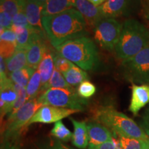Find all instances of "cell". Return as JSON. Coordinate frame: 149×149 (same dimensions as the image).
<instances>
[{
	"mask_svg": "<svg viewBox=\"0 0 149 149\" xmlns=\"http://www.w3.org/2000/svg\"><path fill=\"white\" fill-rule=\"evenodd\" d=\"M42 24L46 36L54 48L67 41L85 37L88 33L84 18L73 8L54 15L44 16Z\"/></svg>",
	"mask_w": 149,
	"mask_h": 149,
	"instance_id": "obj_1",
	"label": "cell"
},
{
	"mask_svg": "<svg viewBox=\"0 0 149 149\" xmlns=\"http://www.w3.org/2000/svg\"><path fill=\"white\" fill-rule=\"evenodd\" d=\"M149 46V29L137 20L128 19L122 24L120 39L115 48L117 58L124 61Z\"/></svg>",
	"mask_w": 149,
	"mask_h": 149,
	"instance_id": "obj_2",
	"label": "cell"
},
{
	"mask_svg": "<svg viewBox=\"0 0 149 149\" xmlns=\"http://www.w3.org/2000/svg\"><path fill=\"white\" fill-rule=\"evenodd\" d=\"M55 49L59 55L83 70H93L100 64L97 48L89 37H82L67 41Z\"/></svg>",
	"mask_w": 149,
	"mask_h": 149,
	"instance_id": "obj_3",
	"label": "cell"
},
{
	"mask_svg": "<svg viewBox=\"0 0 149 149\" xmlns=\"http://www.w3.org/2000/svg\"><path fill=\"white\" fill-rule=\"evenodd\" d=\"M95 119L96 122L105 126L118 136L139 139L149 138L142 128L127 115L117 111L111 106L102 107L97 109Z\"/></svg>",
	"mask_w": 149,
	"mask_h": 149,
	"instance_id": "obj_4",
	"label": "cell"
},
{
	"mask_svg": "<svg viewBox=\"0 0 149 149\" xmlns=\"http://www.w3.org/2000/svg\"><path fill=\"white\" fill-rule=\"evenodd\" d=\"M38 102L43 106H53L55 107L84 111L88 101L81 97L75 88H51L42 93L37 97Z\"/></svg>",
	"mask_w": 149,
	"mask_h": 149,
	"instance_id": "obj_5",
	"label": "cell"
},
{
	"mask_svg": "<svg viewBox=\"0 0 149 149\" xmlns=\"http://www.w3.org/2000/svg\"><path fill=\"white\" fill-rule=\"evenodd\" d=\"M42 107L37 98H35L29 100L14 115L8 116L2 132L3 141H13L17 138L35 113Z\"/></svg>",
	"mask_w": 149,
	"mask_h": 149,
	"instance_id": "obj_6",
	"label": "cell"
},
{
	"mask_svg": "<svg viewBox=\"0 0 149 149\" xmlns=\"http://www.w3.org/2000/svg\"><path fill=\"white\" fill-rule=\"evenodd\" d=\"M121 69L128 81L135 84H149V46L133 57L122 61Z\"/></svg>",
	"mask_w": 149,
	"mask_h": 149,
	"instance_id": "obj_7",
	"label": "cell"
},
{
	"mask_svg": "<svg viewBox=\"0 0 149 149\" xmlns=\"http://www.w3.org/2000/svg\"><path fill=\"white\" fill-rule=\"evenodd\" d=\"M122 29V24L114 18H103L97 24L94 39L102 48L107 51L115 49Z\"/></svg>",
	"mask_w": 149,
	"mask_h": 149,
	"instance_id": "obj_8",
	"label": "cell"
},
{
	"mask_svg": "<svg viewBox=\"0 0 149 149\" xmlns=\"http://www.w3.org/2000/svg\"><path fill=\"white\" fill-rule=\"evenodd\" d=\"M79 112L80 111L78 110L64 109V108L55 107L53 106H43L33 115L28 124V126L34 123H43V124L55 123Z\"/></svg>",
	"mask_w": 149,
	"mask_h": 149,
	"instance_id": "obj_9",
	"label": "cell"
},
{
	"mask_svg": "<svg viewBox=\"0 0 149 149\" xmlns=\"http://www.w3.org/2000/svg\"><path fill=\"white\" fill-rule=\"evenodd\" d=\"M48 48L46 35L42 34L35 30L31 35V42L27 49V66L35 70L38 68L44 55Z\"/></svg>",
	"mask_w": 149,
	"mask_h": 149,
	"instance_id": "obj_10",
	"label": "cell"
},
{
	"mask_svg": "<svg viewBox=\"0 0 149 149\" xmlns=\"http://www.w3.org/2000/svg\"><path fill=\"white\" fill-rule=\"evenodd\" d=\"M0 113L2 119L6 115H9L12 111L17 99V93L15 89L14 83L7 77H0Z\"/></svg>",
	"mask_w": 149,
	"mask_h": 149,
	"instance_id": "obj_11",
	"label": "cell"
},
{
	"mask_svg": "<svg viewBox=\"0 0 149 149\" xmlns=\"http://www.w3.org/2000/svg\"><path fill=\"white\" fill-rule=\"evenodd\" d=\"M134 0H107L98 6L103 18H115L129 13Z\"/></svg>",
	"mask_w": 149,
	"mask_h": 149,
	"instance_id": "obj_12",
	"label": "cell"
},
{
	"mask_svg": "<svg viewBox=\"0 0 149 149\" xmlns=\"http://www.w3.org/2000/svg\"><path fill=\"white\" fill-rule=\"evenodd\" d=\"M86 124L88 135V147L97 146L112 139L113 133L105 126L97 122H88Z\"/></svg>",
	"mask_w": 149,
	"mask_h": 149,
	"instance_id": "obj_13",
	"label": "cell"
},
{
	"mask_svg": "<svg viewBox=\"0 0 149 149\" xmlns=\"http://www.w3.org/2000/svg\"><path fill=\"white\" fill-rule=\"evenodd\" d=\"M131 91L129 111L134 115H137L142 108L149 104V84H133Z\"/></svg>",
	"mask_w": 149,
	"mask_h": 149,
	"instance_id": "obj_14",
	"label": "cell"
},
{
	"mask_svg": "<svg viewBox=\"0 0 149 149\" xmlns=\"http://www.w3.org/2000/svg\"><path fill=\"white\" fill-rule=\"evenodd\" d=\"M44 5L45 4L37 1L27 0L24 12L30 25L39 33L45 35L46 33L42 24V13Z\"/></svg>",
	"mask_w": 149,
	"mask_h": 149,
	"instance_id": "obj_15",
	"label": "cell"
},
{
	"mask_svg": "<svg viewBox=\"0 0 149 149\" xmlns=\"http://www.w3.org/2000/svg\"><path fill=\"white\" fill-rule=\"evenodd\" d=\"M75 8L82 15L90 29H94L102 17L98 6H95L88 0H76Z\"/></svg>",
	"mask_w": 149,
	"mask_h": 149,
	"instance_id": "obj_16",
	"label": "cell"
},
{
	"mask_svg": "<svg viewBox=\"0 0 149 149\" xmlns=\"http://www.w3.org/2000/svg\"><path fill=\"white\" fill-rule=\"evenodd\" d=\"M74 127L72 136V144L80 149H85L88 145V135L87 124L85 122H79L70 118Z\"/></svg>",
	"mask_w": 149,
	"mask_h": 149,
	"instance_id": "obj_17",
	"label": "cell"
},
{
	"mask_svg": "<svg viewBox=\"0 0 149 149\" xmlns=\"http://www.w3.org/2000/svg\"><path fill=\"white\" fill-rule=\"evenodd\" d=\"M54 54L51 48H48L46 51L44 57L39 65L37 70L40 72L41 78H42V86L46 84L53 75L55 70V64H54Z\"/></svg>",
	"mask_w": 149,
	"mask_h": 149,
	"instance_id": "obj_18",
	"label": "cell"
},
{
	"mask_svg": "<svg viewBox=\"0 0 149 149\" xmlns=\"http://www.w3.org/2000/svg\"><path fill=\"white\" fill-rule=\"evenodd\" d=\"M76 0H49L44 5L43 17L57 15L75 7Z\"/></svg>",
	"mask_w": 149,
	"mask_h": 149,
	"instance_id": "obj_19",
	"label": "cell"
},
{
	"mask_svg": "<svg viewBox=\"0 0 149 149\" xmlns=\"http://www.w3.org/2000/svg\"><path fill=\"white\" fill-rule=\"evenodd\" d=\"M27 51L16 50L12 57L6 60L8 75L11 72L22 69L27 66Z\"/></svg>",
	"mask_w": 149,
	"mask_h": 149,
	"instance_id": "obj_20",
	"label": "cell"
},
{
	"mask_svg": "<svg viewBox=\"0 0 149 149\" xmlns=\"http://www.w3.org/2000/svg\"><path fill=\"white\" fill-rule=\"evenodd\" d=\"M63 75L67 82L72 87L79 86L83 81H87L89 79L88 73L74 64L68 71L63 73Z\"/></svg>",
	"mask_w": 149,
	"mask_h": 149,
	"instance_id": "obj_21",
	"label": "cell"
},
{
	"mask_svg": "<svg viewBox=\"0 0 149 149\" xmlns=\"http://www.w3.org/2000/svg\"><path fill=\"white\" fill-rule=\"evenodd\" d=\"M51 88H74V87L71 86L67 82L66 79H65L64 75H63V74L55 68L53 75H52L49 81L46 84L44 85V86L41 87L40 95Z\"/></svg>",
	"mask_w": 149,
	"mask_h": 149,
	"instance_id": "obj_22",
	"label": "cell"
},
{
	"mask_svg": "<svg viewBox=\"0 0 149 149\" xmlns=\"http://www.w3.org/2000/svg\"><path fill=\"white\" fill-rule=\"evenodd\" d=\"M35 72V69L26 66L22 69L11 72L9 74V78L13 83L21 86L24 88H26L30 79Z\"/></svg>",
	"mask_w": 149,
	"mask_h": 149,
	"instance_id": "obj_23",
	"label": "cell"
},
{
	"mask_svg": "<svg viewBox=\"0 0 149 149\" xmlns=\"http://www.w3.org/2000/svg\"><path fill=\"white\" fill-rule=\"evenodd\" d=\"M41 86H42V78L40 72L36 70L30 79L26 88L27 99L29 100L38 97L40 95Z\"/></svg>",
	"mask_w": 149,
	"mask_h": 149,
	"instance_id": "obj_24",
	"label": "cell"
},
{
	"mask_svg": "<svg viewBox=\"0 0 149 149\" xmlns=\"http://www.w3.org/2000/svg\"><path fill=\"white\" fill-rule=\"evenodd\" d=\"M27 0H1V10L13 17L20 11L24 10Z\"/></svg>",
	"mask_w": 149,
	"mask_h": 149,
	"instance_id": "obj_25",
	"label": "cell"
},
{
	"mask_svg": "<svg viewBox=\"0 0 149 149\" xmlns=\"http://www.w3.org/2000/svg\"><path fill=\"white\" fill-rule=\"evenodd\" d=\"M118 137L120 138L123 149H147L149 145V138L139 139L126 137V136H118Z\"/></svg>",
	"mask_w": 149,
	"mask_h": 149,
	"instance_id": "obj_26",
	"label": "cell"
},
{
	"mask_svg": "<svg viewBox=\"0 0 149 149\" xmlns=\"http://www.w3.org/2000/svg\"><path fill=\"white\" fill-rule=\"evenodd\" d=\"M34 31L35 29L32 26H30L24 28L20 32L15 33L17 37V50L27 51L31 42V35Z\"/></svg>",
	"mask_w": 149,
	"mask_h": 149,
	"instance_id": "obj_27",
	"label": "cell"
},
{
	"mask_svg": "<svg viewBox=\"0 0 149 149\" xmlns=\"http://www.w3.org/2000/svg\"><path fill=\"white\" fill-rule=\"evenodd\" d=\"M51 135L55 138L63 141L70 140L72 136L70 130L66 127L61 121L55 122L53 128L51 130Z\"/></svg>",
	"mask_w": 149,
	"mask_h": 149,
	"instance_id": "obj_28",
	"label": "cell"
},
{
	"mask_svg": "<svg viewBox=\"0 0 149 149\" xmlns=\"http://www.w3.org/2000/svg\"><path fill=\"white\" fill-rule=\"evenodd\" d=\"M40 149H74L63 144L59 139L55 137H49L38 144Z\"/></svg>",
	"mask_w": 149,
	"mask_h": 149,
	"instance_id": "obj_29",
	"label": "cell"
},
{
	"mask_svg": "<svg viewBox=\"0 0 149 149\" xmlns=\"http://www.w3.org/2000/svg\"><path fill=\"white\" fill-rule=\"evenodd\" d=\"M77 91L81 97L87 100L91 97L96 93V87L93 83L87 80L83 81L78 86Z\"/></svg>",
	"mask_w": 149,
	"mask_h": 149,
	"instance_id": "obj_30",
	"label": "cell"
},
{
	"mask_svg": "<svg viewBox=\"0 0 149 149\" xmlns=\"http://www.w3.org/2000/svg\"><path fill=\"white\" fill-rule=\"evenodd\" d=\"M54 64H55V68L56 69L62 74L68 71L74 65L73 63L64 57H61L57 53L54 55Z\"/></svg>",
	"mask_w": 149,
	"mask_h": 149,
	"instance_id": "obj_31",
	"label": "cell"
},
{
	"mask_svg": "<svg viewBox=\"0 0 149 149\" xmlns=\"http://www.w3.org/2000/svg\"><path fill=\"white\" fill-rule=\"evenodd\" d=\"M0 46H1V48H0L1 56L4 58L5 60L12 57L17 50V44H14V43L1 42Z\"/></svg>",
	"mask_w": 149,
	"mask_h": 149,
	"instance_id": "obj_32",
	"label": "cell"
},
{
	"mask_svg": "<svg viewBox=\"0 0 149 149\" xmlns=\"http://www.w3.org/2000/svg\"><path fill=\"white\" fill-rule=\"evenodd\" d=\"M13 26L25 28L31 26L29 23L27 17L26 15L24 10L20 11L13 17Z\"/></svg>",
	"mask_w": 149,
	"mask_h": 149,
	"instance_id": "obj_33",
	"label": "cell"
},
{
	"mask_svg": "<svg viewBox=\"0 0 149 149\" xmlns=\"http://www.w3.org/2000/svg\"><path fill=\"white\" fill-rule=\"evenodd\" d=\"M0 25L1 30L11 29L13 26V17L3 10L0 12Z\"/></svg>",
	"mask_w": 149,
	"mask_h": 149,
	"instance_id": "obj_34",
	"label": "cell"
},
{
	"mask_svg": "<svg viewBox=\"0 0 149 149\" xmlns=\"http://www.w3.org/2000/svg\"><path fill=\"white\" fill-rule=\"evenodd\" d=\"M1 42H7L17 44L16 34L11 29L1 30Z\"/></svg>",
	"mask_w": 149,
	"mask_h": 149,
	"instance_id": "obj_35",
	"label": "cell"
},
{
	"mask_svg": "<svg viewBox=\"0 0 149 149\" xmlns=\"http://www.w3.org/2000/svg\"><path fill=\"white\" fill-rule=\"evenodd\" d=\"M141 126L149 137V104L141 117Z\"/></svg>",
	"mask_w": 149,
	"mask_h": 149,
	"instance_id": "obj_36",
	"label": "cell"
},
{
	"mask_svg": "<svg viewBox=\"0 0 149 149\" xmlns=\"http://www.w3.org/2000/svg\"><path fill=\"white\" fill-rule=\"evenodd\" d=\"M88 149H115V146L113 141V137H112L111 140L108 141L97 146L88 147Z\"/></svg>",
	"mask_w": 149,
	"mask_h": 149,
	"instance_id": "obj_37",
	"label": "cell"
},
{
	"mask_svg": "<svg viewBox=\"0 0 149 149\" xmlns=\"http://www.w3.org/2000/svg\"><path fill=\"white\" fill-rule=\"evenodd\" d=\"M1 149H19V148L13 141H3Z\"/></svg>",
	"mask_w": 149,
	"mask_h": 149,
	"instance_id": "obj_38",
	"label": "cell"
},
{
	"mask_svg": "<svg viewBox=\"0 0 149 149\" xmlns=\"http://www.w3.org/2000/svg\"><path fill=\"white\" fill-rule=\"evenodd\" d=\"M88 1H90L91 3H93L95 6H100L103 4L104 2H106L107 0H88Z\"/></svg>",
	"mask_w": 149,
	"mask_h": 149,
	"instance_id": "obj_39",
	"label": "cell"
},
{
	"mask_svg": "<svg viewBox=\"0 0 149 149\" xmlns=\"http://www.w3.org/2000/svg\"><path fill=\"white\" fill-rule=\"evenodd\" d=\"M144 15H145V17H146V19H147V21H148V27H149V4L147 5V6L146 7Z\"/></svg>",
	"mask_w": 149,
	"mask_h": 149,
	"instance_id": "obj_40",
	"label": "cell"
},
{
	"mask_svg": "<svg viewBox=\"0 0 149 149\" xmlns=\"http://www.w3.org/2000/svg\"><path fill=\"white\" fill-rule=\"evenodd\" d=\"M32 1H37V2H40V3H44V4H45V3L47 2L48 1H49V0H32Z\"/></svg>",
	"mask_w": 149,
	"mask_h": 149,
	"instance_id": "obj_41",
	"label": "cell"
},
{
	"mask_svg": "<svg viewBox=\"0 0 149 149\" xmlns=\"http://www.w3.org/2000/svg\"><path fill=\"white\" fill-rule=\"evenodd\" d=\"M144 1H146V2L148 3V4H149V0H144Z\"/></svg>",
	"mask_w": 149,
	"mask_h": 149,
	"instance_id": "obj_42",
	"label": "cell"
},
{
	"mask_svg": "<svg viewBox=\"0 0 149 149\" xmlns=\"http://www.w3.org/2000/svg\"><path fill=\"white\" fill-rule=\"evenodd\" d=\"M147 149H149V145H148V148H147Z\"/></svg>",
	"mask_w": 149,
	"mask_h": 149,
	"instance_id": "obj_43",
	"label": "cell"
}]
</instances>
